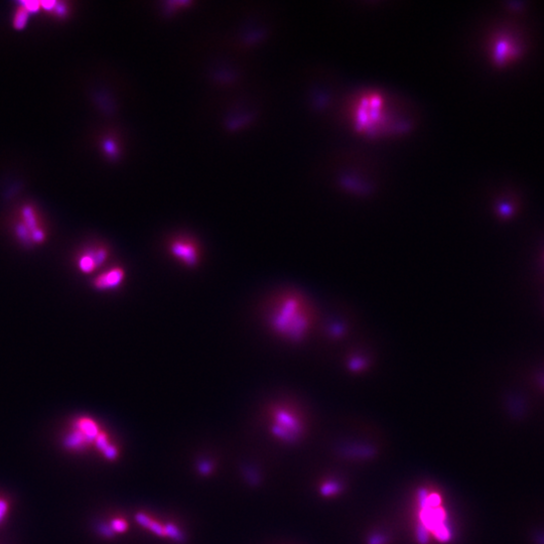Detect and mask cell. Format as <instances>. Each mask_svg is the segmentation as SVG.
I'll list each match as a JSON object with an SVG mask.
<instances>
[{
	"mask_svg": "<svg viewBox=\"0 0 544 544\" xmlns=\"http://www.w3.org/2000/svg\"><path fill=\"white\" fill-rule=\"evenodd\" d=\"M265 318L267 327L276 337L291 343H300L314 330L318 314L304 294L284 289L269 300Z\"/></svg>",
	"mask_w": 544,
	"mask_h": 544,
	"instance_id": "6da1fadb",
	"label": "cell"
},
{
	"mask_svg": "<svg viewBox=\"0 0 544 544\" xmlns=\"http://www.w3.org/2000/svg\"><path fill=\"white\" fill-rule=\"evenodd\" d=\"M418 523L429 534H433L438 541L446 543L453 539V530L448 520L446 510L442 506V497L438 493H429L420 489L417 495Z\"/></svg>",
	"mask_w": 544,
	"mask_h": 544,
	"instance_id": "7a4b0ae2",
	"label": "cell"
},
{
	"mask_svg": "<svg viewBox=\"0 0 544 544\" xmlns=\"http://www.w3.org/2000/svg\"><path fill=\"white\" fill-rule=\"evenodd\" d=\"M271 431L283 442L293 443L299 440L304 430L300 413L291 405L279 403L270 409Z\"/></svg>",
	"mask_w": 544,
	"mask_h": 544,
	"instance_id": "3957f363",
	"label": "cell"
},
{
	"mask_svg": "<svg viewBox=\"0 0 544 544\" xmlns=\"http://www.w3.org/2000/svg\"><path fill=\"white\" fill-rule=\"evenodd\" d=\"M169 255L179 264L187 267H196L202 258V249L199 243L189 236H176L168 242Z\"/></svg>",
	"mask_w": 544,
	"mask_h": 544,
	"instance_id": "277c9868",
	"label": "cell"
},
{
	"mask_svg": "<svg viewBox=\"0 0 544 544\" xmlns=\"http://www.w3.org/2000/svg\"><path fill=\"white\" fill-rule=\"evenodd\" d=\"M520 42L512 34L502 33L492 44V58L499 66H506L521 55Z\"/></svg>",
	"mask_w": 544,
	"mask_h": 544,
	"instance_id": "5b68a950",
	"label": "cell"
},
{
	"mask_svg": "<svg viewBox=\"0 0 544 544\" xmlns=\"http://www.w3.org/2000/svg\"><path fill=\"white\" fill-rule=\"evenodd\" d=\"M109 257V252L104 246L90 249L79 258L78 266L83 273H92L102 266Z\"/></svg>",
	"mask_w": 544,
	"mask_h": 544,
	"instance_id": "8992f818",
	"label": "cell"
},
{
	"mask_svg": "<svg viewBox=\"0 0 544 544\" xmlns=\"http://www.w3.org/2000/svg\"><path fill=\"white\" fill-rule=\"evenodd\" d=\"M126 272L123 267L115 266L101 273L94 279V286L99 291H112L118 288L125 279Z\"/></svg>",
	"mask_w": 544,
	"mask_h": 544,
	"instance_id": "52a82bcc",
	"label": "cell"
},
{
	"mask_svg": "<svg viewBox=\"0 0 544 544\" xmlns=\"http://www.w3.org/2000/svg\"><path fill=\"white\" fill-rule=\"evenodd\" d=\"M136 520L140 523V525L149 528L153 532H155L159 536H169L170 538L174 540H180L182 536L177 528H175L173 525H167V526H161L159 523H156L153 521L149 516L147 515H136Z\"/></svg>",
	"mask_w": 544,
	"mask_h": 544,
	"instance_id": "ba28073f",
	"label": "cell"
},
{
	"mask_svg": "<svg viewBox=\"0 0 544 544\" xmlns=\"http://www.w3.org/2000/svg\"><path fill=\"white\" fill-rule=\"evenodd\" d=\"M347 330L348 328L346 322H342L341 320H334L328 325L325 334L328 335V338L332 340H339L347 333Z\"/></svg>",
	"mask_w": 544,
	"mask_h": 544,
	"instance_id": "9c48e42d",
	"label": "cell"
},
{
	"mask_svg": "<svg viewBox=\"0 0 544 544\" xmlns=\"http://www.w3.org/2000/svg\"><path fill=\"white\" fill-rule=\"evenodd\" d=\"M368 364L369 363L366 356H364V354L362 353L352 354L348 360L349 368L352 371H363L366 369Z\"/></svg>",
	"mask_w": 544,
	"mask_h": 544,
	"instance_id": "30bf717a",
	"label": "cell"
},
{
	"mask_svg": "<svg viewBox=\"0 0 544 544\" xmlns=\"http://www.w3.org/2000/svg\"><path fill=\"white\" fill-rule=\"evenodd\" d=\"M342 490V487H341V484L337 481H329V482H325L321 485L320 487V494L324 497H331V496H334L338 493H340Z\"/></svg>",
	"mask_w": 544,
	"mask_h": 544,
	"instance_id": "8fae6325",
	"label": "cell"
},
{
	"mask_svg": "<svg viewBox=\"0 0 544 544\" xmlns=\"http://www.w3.org/2000/svg\"><path fill=\"white\" fill-rule=\"evenodd\" d=\"M111 526H112V530L114 532H118V533H121V532H124L127 530V523L123 520V519H114L112 522H111Z\"/></svg>",
	"mask_w": 544,
	"mask_h": 544,
	"instance_id": "7c38bea8",
	"label": "cell"
},
{
	"mask_svg": "<svg viewBox=\"0 0 544 544\" xmlns=\"http://www.w3.org/2000/svg\"><path fill=\"white\" fill-rule=\"evenodd\" d=\"M387 538L382 534H374L368 539V544H385Z\"/></svg>",
	"mask_w": 544,
	"mask_h": 544,
	"instance_id": "4fadbf2b",
	"label": "cell"
}]
</instances>
